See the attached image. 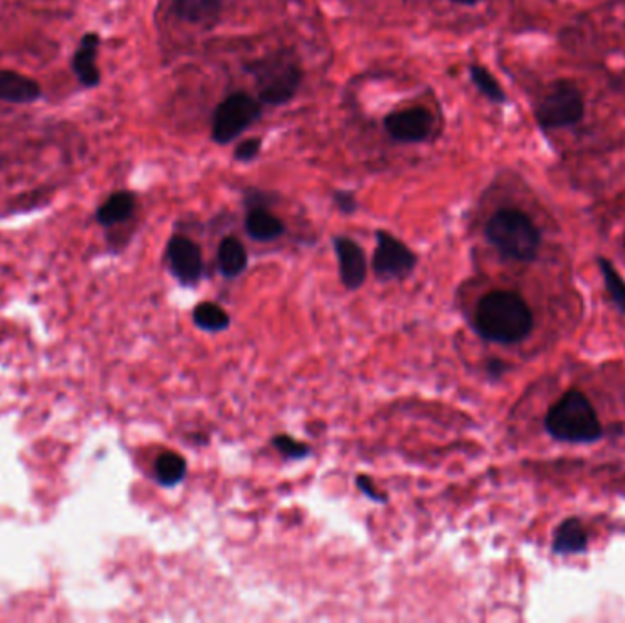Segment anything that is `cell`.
<instances>
[{
    "instance_id": "44dd1931",
    "label": "cell",
    "mask_w": 625,
    "mask_h": 623,
    "mask_svg": "<svg viewBox=\"0 0 625 623\" xmlns=\"http://www.w3.org/2000/svg\"><path fill=\"white\" fill-rule=\"evenodd\" d=\"M600 269L604 272L605 286H607V291H610L611 297L615 300V304L618 305V310L625 313V282L622 280L621 275L616 271L615 266L611 261L605 260V258H600L599 260Z\"/></svg>"
},
{
    "instance_id": "7a4b0ae2",
    "label": "cell",
    "mask_w": 625,
    "mask_h": 623,
    "mask_svg": "<svg viewBox=\"0 0 625 623\" xmlns=\"http://www.w3.org/2000/svg\"><path fill=\"white\" fill-rule=\"evenodd\" d=\"M486 238L503 256L532 261L540 249V230L535 222L516 208L497 211L486 224Z\"/></svg>"
},
{
    "instance_id": "7402d4cb",
    "label": "cell",
    "mask_w": 625,
    "mask_h": 623,
    "mask_svg": "<svg viewBox=\"0 0 625 623\" xmlns=\"http://www.w3.org/2000/svg\"><path fill=\"white\" fill-rule=\"evenodd\" d=\"M273 444L278 452H282L283 455H288L291 459H302L310 453V448L302 444V442L294 441L293 437L289 436L274 437Z\"/></svg>"
},
{
    "instance_id": "3957f363",
    "label": "cell",
    "mask_w": 625,
    "mask_h": 623,
    "mask_svg": "<svg viewBox=\"0 0 625 623\" xmlns=\"http://www.w3.org/2000/svg\"><path fill=\"white\" fill-rule=\"evenodd\" d=\"M546 427L556 439L567 442H593L602 437V425L585 395L567 391L549 413Z\"/></svg>"
},
{
    "instance_id": "7c38bea8",
    "label": "cell",
    "mask_w": 625,
    "mask_h": 623,
    "mask_svg": "<svg viewBox=\"0 0 625 623\" xmlns=\"http://www.w3.org/2000/svg\"><path fill=\"white\" fill-rule=\"evenodd\" d=\"M43 97L37 80L13 69H0V101L11 105H32Z\"/></svg>"
},
{
    "instance_id": "d6986e66",
    "label": "cell",
    "mask_w": 625,
    "mask_h": 623,
    "mask_svg": "<svg viewBox=\"0 0 625 623\" xmlns=\"http://www.w3.org/2000/svg\"><path fill=\"white\" fill-rule=\"evenodd\" d=\"M471 79L477 86V90L482 92L488 101L496 103V105L507 103V94H505L502 85L497 83L496 77L488 69L483 68L479 64H472Z\"/></svg>"
},
{
    "instance_id": "484cf974",
    "label": "cell",
    "mask_w": 625,
    "mask_h": 623,
    "mask_svg": "<svg viewBox=\"0 0 625 623\" xmlns=\"http://www.w3.org/2000/svg\"><path fill=\"white\" fill-rule=\"evenodd\" d=\"M455 4H463V6H474L479 2V0H452Z\"/></svg>"
},
{
    "instance_id": "d4e9b609",
    "label": "cell",
    "mask_w": 625,
    "mask_h": 623,
    "mask_svg": "<svg viewBox=\"0 0 625 623\" xmlns=\"http://www.w3.org/2000/svg\"><path fill=\"white\" fill-rule=\"evenodd\" d=\"M357 485L360 491L366 494V496L371 497L374 501H379V503H385L386 496L379 494V491L375 488L374 483L366 477V475H358L357 477Z\"/></svg>"
},
{
    "instance_id": "9c48e42d",
    "label": "cell",
    "mask_w": 625,
    "mask_h": 623,
    "mask_svg": "<svg viewBox=\"0 0 625 623\" xmlns=\"http://www.w3.org/2000/svg\"><path fill=\"white\" fill-rule=\"evenodd\" d=\"M433 119L424 108H408L385 118V128L401 143H421L432 132Z\"/></svg>"
},
{
    "instance_id": "ac0fdd59",
    "label": "cell",
    "mask_w": 625,
    "mask_h": 623,
    "mask_svg": "<svg viewBox=\"0 0 625 623\" xmlns=\"http://www.w3.org/2000/svg\"><path fill=\"white\" fill-rule=\"evenodd\" d=\"M185 470H187L185 459L174 452L161 453L158 461H155V477H158L161 485H177L183 480Z\"/></svg>"
},
{
    "instance_id": "52a82bcc",
    "label": "cell",
    "mask_w": 625,
    "mask_h": 623,
    "mask_svg": "<svg viewBox=\"0 0 625 623\" xmlns=\"http://www.w3.org/2000/svg\"><path fill=\"white\" fill-rule=\"evenodd\" d=\"M416 267V255L385 230L377 233L374 271L380 280H401Z\"/></svg>"
},
{
    "instance_id": "603a6c76",
    "label": "cell",
    "mask_w": 625,
    "mask_h": 623,
    "mask_svg": "<svg viewBox=\"0 0 625 623\" xmlns=\"http://www.w3.org/2000/svg\"><path fill=\"white\" fill-rule=\"evenodd\" d=\"M262 150V139L251 138L241 141L235 150V160L241 161V163H249V161L255 160Z\"/></svg>"
},
{
    "instance_id": "9a60e30c",
    "label": "cell",
    "mask_w": 625,
    "mask_h": 623,
    "mask_svg": "<svg viewBox=\"0 0 625 623\" xmlns=\"http://www.w3.org/2000/svg\"><path fill=\"white\" fill-rule=\"evenodd\" d=\"M246 229L252 240L271 241L282 236L283 224L266 208H252L251 213L247 214Z\"/></svg>"
},
{
    "instance_id": "2e32d148",
    "label": "cell",
    "mask_w": 625,
    "mask_h": 623,
    "mask_svg": "<svg viewBox=\"0 0 625 623\" xmlns=\"http://www.w3.org/2000/svg\"><path fill=\"white\" fill-rule=\"evenodd\" d=\"M219 272L227 278L240 277L247 267V250L236 238H225L218 250Z\"/></svg>"
},
{
    "instance_id": "ffe728a7",
    "label": "cell",
    "mask_w": 625,
    "mask_h": 623,
    "mask_svg": "<svg viewBox=\"0 0 625 623\" xmlns=\"http://www.w3.org/2000/svg\"><path fill=\"white\" fill-rule=\"evenodd\" d=\"M194 322L205 331H222L229 325V314L219 305L204 302L194 310Z\"/></svg>"
},
{
    "instance_id": "5b68a950",
    "label": "cell",
    "mask_w": 625,
    "mask_h": 623,
    "mask_svg": "<svg viewBox=\"0 0 625 623\" xmlns=\"http://www.w3.org/2000/svg\"><path fill=\"white\" fill-rule=\"evenodd\" d=\"M585 116L582 92L571 80H556L536 108V121L543 130L572 127Z\"/></svg>"
},
{
    "instance_id": "8fae6325",
    "label": "cell",
    "mask_w": 625,
    "mask_h": 623,
    "mask_svg": "<svg viewBox=\"0 0 625 623\" xmlns=\"http://www.w3.org/2000/svg\"><path fill=\"white\" fill-rule=\"evenodd\" d=\"M341 280L347 289H358L368 275V261L364 250L349 238H335Z\"/></svg>"
},
{
    "instance_id": "277c9868",
    "label": "cell",
    "mask_w": 625,
    "mask_h": 623,
    "mask_svg": "<svg viewBox=\"0 0 625 623\" xmlns=\"http://www.w3.org/2000/svg\"><path fill=\"white\" fill-rule=\"evenodd\" d=\"M249 72L257 80L260 103L271 107L291 101L302 83L300 64L288 54L269 55L266 60L257 61L249 66Z\"/></svg>"
},
{
    "instance_id": "ba28073f",
    "label": "cell",
    "mask_w": 625,
    "mask_h": 623,
    "mask_svg": "<svg viewBox=\"0 0 625 623\" xmlns=\"http://www.w3.org/2000/svg\"><path fill=\"white\" fill-rule=\"evenodd\" d=\"M166 260H169L172 275L183 286L198 283L202 271H204V260H202V250L194 241L183 236H174L166 246Z\"/></svg>"
},
{
    "instance_id": "5bb4252c",
    "label": "cell",
    "mask_w": 625,
    "mask_h": 623,
    "mask_svg": "<svg viewBox=\"0 0 625 623\" xmlns=\"http://www.w3.org/2000/svg\"><path fill=\"white\" fill-rule=\"evenodd\" d=\"M136 211V196L129 191L114 192L101 207L97 208V224L103 227H114L132 218Z\"/></svg>"
},
{
    "instance_id": "30bf717a",
    "label": "cell",
    "mask_w": 625,
    "mask_h": 623,
    "mask_svg": "<svg viewBox=\"0 0 625 623\" xmlns=\"http://www.w3.org/2000/svg\"><path fill=\"white\" fill-rule=\"evenodd\" d=\"M99 44H101L99 33H85L80 37V43L77 50H75V54L72 55V61H69L72 72H74L75 77L85 88H96L101 83V72L97 68L96 63Z\"/></svg>"
},
{
    "instance_id": "6da1fadb",
    "label": "cell",
    "mask_w": 625,
    "mask_h": 623,
    "mask_svg": "<svg viewBox=\"0 0 625 623\" xmlns=\"http://www.w3.org/2000/svg\"><path fill=\"white\" fill-rule=\"evenodd\" d=\"M535 325L529 304L513 291L483 297L476 310V327L486 341L514 344L524 341Z\"/></svg>"
},
{
    "instance_id": "e0dca14e",
    "label": "cell",
    "mask_w": 625,
    "mask_h": 623,
    "mask_svg": "<svg viewBox=\"0 0 625 623\" xmlns=\"http://www.w3.org/2000/svg\"><path fill=\"white\" fill-rule=\"evenodd\" d=\"M588 549V534L578 519H565L554 534V550L560 555L565 552H582Z\"/></svg>"
},
{
    "instance_id": "8992f818",
    "label": "cell",
    "mask_w": 625,
    "mask_h": 623,
    "mask_svg": "<svg viewBox=\"0 0 625 623\" xmlns=\"http://www.w3.org/2000/svg\"><path fill=\"white\" fill-rule=\"evenodd\" d=\"M260 116H262L260 101L247 94H233L216 108L211 136L218 144L230 143L252 123H257Z\"/></svg>"
},
{
    "instance_id": "4fadbf2b",
    "label": "cell",
    "mask_w": 625,
    "mask_h": 623,
    "mask_svg": "<svg viewBox=\"0 0 625 623\" xmlns=\"http://www.w3.org/2000/svg\"><path fill=\"white\" fill-rule=\"evenodd\" d=\"M225 0H176L174 10L182 21L196 26H213L224 11Z\"/></svg>"
},
{
    "instance_id": "cb8c5ba5",
    "label": "cell",
    "mask_w": 625,
    "mask_h": 623,
    "mask_svg": "<svg viewBox=\"0 0 625 623\" xmlns=\"http://www.w3.org/2000/svg\"><path fill=\"white\" fill-rule=\"evenodd\" d=\"M335 203L343 213L352 214L357 208V200L353 196L352 192H335Z\"/></svg>"
}]
</instances>
